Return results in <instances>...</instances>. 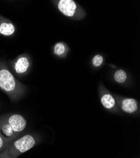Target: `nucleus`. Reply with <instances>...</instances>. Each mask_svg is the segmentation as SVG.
Segmentation results:
<instances>
[{"label": "nucleus", "instance_id": "obj_1", "mask_svg": "<svg viewBox=\"0 0 140 158\" xmlns=\"http://www.w3.org/2000/svg\"><path fill=\"white\" fill-rule=\"evenodd\" d=\"M0 90L4 92L13 102L20 100L26 92V86L18 81L8 69L0 62Z\"/></svg>", "mask_w": 140, "mask_h": 158}, {"label": "nucleus", "instance_id": "obj_2", "mask_svg": "<svg viewBox=\"0 0 140 158\" xmlns=\"http://www.w3.org/2000/svg\"><path fill=\"white\" fill-rule=\"evenodd\" d=\"M37 141V137L32 134L17 138L8 143L5 149L0 152V158H16L33 148Z\"/></svg>", "mask_w": 140, "mask_h": 158}, {"label": "nucleus", "instance_id": "obj_3", "mask_svg": "<svg viewBox=\"0 0 140 158\" xmlns=\"http://www.w3.org/2000/svg\"><path fill=\"white\" fill-rule=\"evenodd\" d=\"M99 94L101 102L105 108L115 113L119 112L120 110L118 106L115 98L102 83L99 86Z\"/></svg>", "mask_w": 140, "mask_h": 158}, {"label": "nucleus", "instance_id": "obj_4", "mask_svg": "<svg viewBox=\"0 0 140 158\" xmlns=\"http://www.w3.org/2000/svg\"><path fill=\"white\" fill-rule=\"evenodd\" d=\"M115 99L118 106L124 112L131 114L136 113L138 110V102L135 99L122 98L118 96H116Z\"/></svg>", "mask_w": 140, "mask_h": 158}, {"label": "nucleus", "instance_id": "obj_5", "mask_svg": "<svg viewBox=\"0 0 140 158\" xmlns=\"http://www.w3.org/2000/svg\"><path fill=\"white\" fill-rule=\"evenodd\" d=\"M14 131L20 135L26 127V120L21 115L11 114L5 116Z\"/></svg>", "mask_w": 140, "mask_h": 158}, {"label": "nucleus", "instance_id": "obj_6", "mask_svg": "<svg viewBox=\"0 0 140 158\" xmlns=\"http://www.w3.org/2000/svg\"><path fill=\"white\" fill-rule=\"evenodd\" d=\"M0 135L7 143L16 139L20 135L14 131L5 116L0 117Z\"/></svg>", "mask_w": 140, "mask_h": 158}, {"label": "nucleus", "instance_id": "obj_7", "mask_svg": "<svg viewBox=\"0 0 140 158\" xmlns=\"http://www.w3.org/2000/svg\"><path fill=\"white\" fill-rule=\"evenodd\" d=\"M30 67V60L26 55H21L15 59L13 64L14 72L19 75L25 74Z\"/></svg>", "mask_w": 140, "mask_h": 158}, {"label": "nucleus", "instance_id": "obj_8", "mask_svg": "<svg viewBox=\"0 0 140 158\" xmlns=\"http://www.w3.org/2000/svg\"><path fill=\"white\" fill-rule=\"evenodd\" d=\"M58 7L62 13L69 17H73L77 8V6L73 0H60Z\"/></svg>", "mask_w": 140, "mask_h": 158}, {"label": "nucleus", "instance_id": "obj_9", "mask_svg": "<svg viewBox=\"0 0 140 158\" xmlns=\"http://www.w3.org/2000/svg\"><path fill=\"white\" fill-rule=\"evenodd\" d=\"M15 32V27L13 23L0 16V34L9 37L13 35Z\"/></svg>", "mask_w": 140, "mask_h": 158}, {"label": "nucleus", "instance_id": "obj_10", "mask_svg": "<svg viewBox=\"0 0 140 158\" xmlns=\"http://www.w3.org/2000/svg\"><path fill=\"white\" fill-rule=\"evenodd\" d=\"M114 80L118 83H123L125 82L127 80V74L126 73V72L120 69V70H118L115 73H114Z\"/></svg>", "mask_w": 140, "mask_h": 158}, {"label": "nucleus", "instance_id": "obj_11", "mask_svg": "<svg viewBox=\"0 0 140 158\" xmlns=\"http://www.w3.org/2000/svg\"><path fill=\"white\" fill-rule=\"evenodd\" d=\"M54 52L55 54L57 56H62V54H64V52H66V47L65 45L61 43H57L54 47Z\"/></svg>", "mask_w": 140, "mask_h": 158}, {"label": "nucleus", "instance_id": "obj_12", "mask_svg": "<svg viewBox=\"0 0 140 158\" xmlns=\"http://www.w3.org/2000/svg\"><path fill=\"white\" fill-rule=\"evenodd\" d=\"M92 64L95 67H99L103 62V57L101 55H96L92 59Z\"/></svg>", "mask_w": 140, "mask_h": 158}, {"label": "nucleus", "instance_id": "obj_13", "mask_svg": "<svg viewBox=\"0 0 140 158\" xmlns=\"http://www.w3.org/2000/svg\"><path fill=\"white\" fill-rule=\"evenodd\" d=\"M8 143L5 140V139L0 135V152H2L5 149Z\"/></svg>", "mask_w": 140, "mask_h": 158}]
</instances>
